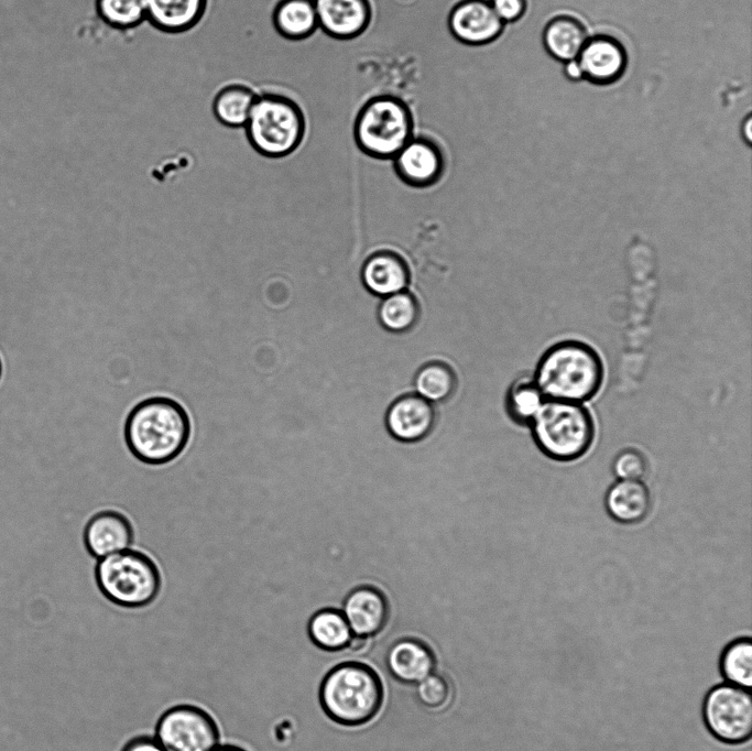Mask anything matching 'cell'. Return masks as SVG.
<instances>
[{
    "label": "cell",
    "mask_w": 752,
    "mask_h": 751,
    "mask_svg": "<svg viewBox=\"0 0 752 751\" xmlns=\"http://www.w3.org/2000/svg\"><path fill=\"white\" fill-rule=\"evenodd\" d=\"M243 129L250 145L260 155L281 159L302 144L305 113L293 97L264 90L259 92Z\"/></svg>",
    "instance_id": "5"
},
{
    "label": "cell",
    "mask_w": 752,
    "mask_h": 751,
    "mask_svg": "<svg viewBox=\"0 0 752 751\" xmlns=\"http://www.w3.org/2000/svg\"><path fill=\"white\" fill-rule=\"evenodd\" d=\"M190 431L189 415L179 402L167 396H151L128 413L123 436L135 459L160 466L173 461L185 450Z\"/></svg>",
    "instance_id": "1"
},
{
    "label": "cell",
    "mask_w": 752,
    "mask_h": 751,
    "mask_svg": "<svg viewBox=\"0 0 752 751\" xmlns=\"http://www.w3.org/2000/svg\"><path fill=\"white\" fill-rule=\"evenodd\" d=\"M307 631L316 646L329 652L348 647L353 635L341 610L334 608L315 612L308 621Z\"/></svg>",
    "instance_id": "24"
},
{
    "label": "cell",
    "mask_w": 752,
    "mask_h": 751,
    "mask_svg": "<svg viewBox=\"0 0 752 751\" xmlns=\"http://www.w3.org/2000/svg\"><path fill=\"white\" fill-rule=\"evenodd\" d=\"M564 74L569 80H573V81H578V80L584 79L582 69H581L580 64L577 61V58L565 62Z\"/></svg>",
    "instance_id": "34"
},
{
    "label": "cell",
    "mask_w": 752,
    "mask_h": 751,
    "mask_svg": "<svg viewBox=\"0 0 752 751\" xmlns=\"http://www.w3.org/2000/svg\"><path fill=\"white\" fill-rule=\"evenodd\" d=\"M577 61L584 79L604 86L617 81L625 72L628 54L623 44L609 34L589 36Z\"/></svg>",
    "instance_id": "11"
},
{
    "label": "cell",
    "mask_w": 752,
    "mask_h": 751,
    "mask_svg": "<svg viewBox=\"0 0 752 751\" xmlns=\"http://www.w3.org/2000/svg\"><path fill=\"white\" fill-rule=\"evenodd\" d=\"M120 751H165L153 736L138 734L130 738Z\"/></svg>",
    "instance_id": "33"
},
{
    "label": "cell",
    "mask_w": 752,
    "mask_h": 751,
    "mask_svg": "<svg viewBox=\"0 0 752 751\" xmlns=\"http://www.w3.org/2000/svg\"><path fill=\"white\" fill-rule=\"evenodd\" d=\"M455 372L445 363L429 362L415 374V393L435 404L450 399L456 391Z\"/></svg>",
    "instance_id": "27"
},
{
    "label": "cell",
    "mask_w": 752,
    "mask_h": 751,
    "mask_svg": "<svg viewBox=\"0 0 752 751\" xmlns=\"http://www.w3.org/2000/svg\"><path fill=\"white\" fill-rule=\"evenodd\" d=\"M259 91L244 81H229L214 95L211 111L215 119L231 129L243 128Z\"/></svg>",
    "instance_id": "23"
},
{
    "label": "cell",
    "mask_w": 752,
    "mask_h": 751,
    "mask_svg": "<svg viewBox=\"0 0 752 751\" xmlns=\"http://www.w3.org/2000/svg\"><path fill=\"white\" fill-rule=\"evenodd\" d=\"M364 287L381 297L405 291L408 285V270L396 254L378 252L369 257L361 268Z\"/></svg>",
    "instance_id": "20"
},
{
    "label": "cell",
    "mask_w": 752,
    "mask_h": 751,
    "mask_svg": "<svg viewBox=\"0 0 752 751\" xmlns=\"http://www.w3.org/2000/svg\"><path fill=\"white\" fill-rule=\"evenodd\" d=\"M271 21L276 34L288 42L305 40L318 28L313 0H277Z\"/></svg>",
    "instance_id": "22"
},
{
    "label": "cell",
    "mask_w": 752,
    "mask_h": 751,
    "mask_svg": "<svg viewBox=\"0 0 752 751\" xmlns=\"http://www.w3.org/2000/svg\"><path fill=\"white\" fill-rule=\"evenodd\" d=\"M490 3L504 24L520 20L526 11V0H490Z\"/></svg>",
    "instance_id": "32"
},
{
    "label": "cell",
    "mask_w": 752,
    "mask_h": 751,
    "mask_svg": "<svg viewBox=\"0 0 752 751\" xmlns=\"http://www.w3.org/2000/svg\"><path fill=\"white\" fill-rule=\"evenodd\" d=\"M416 698L428 709H440L450 699V685L448 681L436 673H432L416 684Z\"/></svg>",
    "instance_id": "31"
},
{
    "label": "cell",
    "mask_w": 752,
    "mask_h": 751,
    "mask_svg": "<svg viewBox=\"0 0 752 751\" xmlns=\"http://www.w3.org/2000/svg\"><path fill=\"white\" fill-rule=\"evenodd\" d=\"M603 505L614 522L635 525L650 515L652 494L643 480L617 479L608 487Z\"/></svg>",
    "instance_id": "17"
},
{
    "label": "cell",
    "mask_w": 752,
    "mask_h": 751,
    "mask_svg": "<svg viewBox=\"0 0 752 751\" xmlns=\"http://www.w3.org/2000/svg\"><path fill=\"white\" fill-rule=\"evenodd\" d=\"M701 717L709 733L720 742L740 744L751 740L752 695L729 683L708 689L701 705Z\"/></svg>",
    "instance_id": "9"
},
{
    "label": "cell",
    "mask_w": 752,
    "mask_h": 751,
    "mask_svg": "<svg viewBox=\"0 0 752 751\" xmlns=\"http://www.w3.org/2000/svg\"><path fill=\"white\" fill-rule=\"evenodd\" d=\"M435 424L434 404L416 393L397 398L385 414L389 433L403 443H416L424 439L434 429Z\"/></svg>",
    "instance_id": "12"
},
{
    "label": "cell",
    "mask_w": 752,
    "mask_h": 751,
    "mask_svg": "<svg viewBox=\"0 0 752 751\" xmlns=\"http://www.w3.org/2000/svg\"><path fill=\"white\" fill-rule=\"evenodd\" d=\"M611 470L617 479L642 480L647 474L649 460L639 448L625 447L613 457Z\"/></svg>",
    "instance_id": "30"
},
{
    "label": "cell",
    "mask_w": 752,
    "mask_h": 751,
    "mask_svg": "<svg viewBox=\"0 0 752 751\" xmlns=\"http://www.w3.org/2000/svg\"><path fill=\"white\" fill-rule=\"evenodd\" d=\"M208 0H145L146 22L165 34H182L197 26Z\"/></svg>",
    "instance_id": "19"
},
{
    "label": "cell",
    "mask_w": 752,
    "mask_h": 751,
    "mask_svg": "<svg viewBox=\"0 0 752 751\" xmlns=\"http://www.w3.org/2000/svg\"><path fill=\"white\" fill-rule=\"evenodd\" d=\"M393 166L402 181L412 186L434 184L443 173L440 149L433 140L413 137L393 157Z\"/></svg>",
    "instance_id": "14"
},
{
    "label": "cell",
    "mask_w": 752,
    "mask_h": 751,
    "mask_svg": "<svg viewBox=\"0 0 752 751\" xmlns=\"http://www.w3.org/2000/svg\"><path fill=\"white\" fill-rule=\"evenodd\" d=\"M417 316V302L406 290L383 297L378 308L381 326L392 333L408 330L416 323Z\"/></svg>",
    "instance_id": "29"
},
{
    "label": "cell",
    "mask_w": 752,
    "mask_h": 751,
    "mask_svg": "<svg viewBox=\"0 0 752 751\" xmlns=\"http://www.w3.org/2000/svg\"><path fill=\"white\" fill-rule=\"evenodd\" d=\"M588 37L584 23L570 14L552 18L542 35L547 53L564 63L578 57Z\"/></svg>",
    "instance_id": "21"
},
{
    "label": "cell",
    "mask_w": 752,
    "mask_h": 751,
    "mask_svg": "<svg viewBox=\"0 0 752 751\" xmlns=\"http://www.w3.org/2000/svg\"><path fill=\"white\" fill-rule=\"evenodd\" d=\"M1 375H2V370H1V364H0V381H1Z\"/></svg>",
    "instance_id": "37"
},
{
    "label": "cell",
    "mask_w": 752,
    "mask_h": 751,
    "mask_svg": "<svg viewBox=\"0 0 752 751\" xmlns=\"http://www.w3.org/2000/svg\"><path fill=\"white\" fill-rule=\"evenodd\" d=\"M528 427L537 449L558 462L582 458L596 439L595 418L582 403L545 399Z\"/></svg>",
    "instance_id": "4"
},
{
    "label": "cell",
    "mask_w": 752,
    "mask_h": 751,
    "mask_svg": "<svg viewBox=\"0 0 752 751\" xmlns=\"http://www.w3.org/2000/svg\"><path fill=\"white\" fill-rule=\"evenodd\" d=\"M95 11L102 23L118 31L146 22L145 0H95Z\"/></svg>",
    "instance_id": "28"
},
{
    "label": "cell",
    "mask_w": 752,
    "mask_h": 751,
    "mask_svg": "<svg viewBox=\"0 0 752 751\" xmlns=\"http://www.w3.org/2000/svg\"><path fill=\"white\" fill-rule=\"evenodd\" d=\"M212 751H249L248 749L235 743H220Z\"/></svg>",
    "instance_id": "36"
},
{
    "label": "cell",
    "mask_w": 752,
    "mask_h": 751,
    "mask_svg": "<svg viewBox=\"0 0 752 751\" xmlns=\"http://www.w3.org/2000/svg\"><path fill=\"white\" fill-rule=\"evenodd\" d=\"M411 109L397 97L382 95L368 100L358 112L353 138L358 149L373 159L393 160L414 137Z\"/></svg>",
    "instance_id": "7"
},
{
    "label": "cell",
    "mask_w": 752,
    "mask_h": 751,
    "mask_svg": "<svg viewBox=\"0 0 752 751\" xmlns=\"http://www.w3.org/2000/svg\"><path fill=\"white\" fill-rule=\"evenodd\" d=\"M604 362L589 342L565 338L549 345L540 356L532 374L545 399L582 403L602 388Z\"/></svg>",
    "instance_id": "2"
},
{
    "label": "cell",
    "mask_w": 752,
    "mask_h": 751,
    "mask_svg": "<svg viewBox=\"0 0 752 751\" xmlns=\"http://www.w3.org/2000/svg\"><path fill=\"white\" fill-rule=\"evenodd\" d=\"M545 396L538 389L532 375L515 379L505 395V411L508 416L517 425L528 426Z\"/></svg>",
    "instance_id": "26"
},
{
    "label": "cell",
    "mask_w": 752,
    "mask_h": 751,
    "mask_svg": "<svg viewBox=\"0 0 752 751\" xmlns=\"http://www.w3.org/2000/svg\"><path fill=\"white\" fill-rule=\"evenodd\" d=\"M341 612L353 635L370 639L385 628L390 608L385 596L378 588L360 586L347 595Z\"/></svg>",
    "instance_id": "15"
},
{
    "label": "cell",
    "mask_w": 752,
    "mask_h": 751,
    "mask_svg": "<svg viewBox=\"0 0 752 751\" xmlns=\"http://www.w3.org/2000/svg\"><path fill=\"white\" fill-rule=\"evenodd\" d=\"M153 737L165 751H212L221 743L215 717L195 704H177L157 718Z\"/></svg>",
    "instance_id": "8"
},
{
    "label": "cell",
    "mask_w": 752,
    "mask_h": 751,
    "mask_svg": "<svg viewBox=\"0 0 752 751\" xmlns=\"http://www.w3.org/2000/svg\"><path fill=\"white\" fill-rule=\"evenodd\" d=\"M95 579L109 602L126 609L150 606L162 588L156 563L144 552L132 548L98 559Z\"/></svg>",
    "instance_id": "6"
},
{
    "label": "cell",
    "mask_w": 752,
    "mask_h": 751,
    "mask_svg": "<svg viewBox=\"0 0 752 751\" xmlns=\"http://www.w3.org/2000/svg\"><path fill=\"white\" fill-rule=\"evenodd\" d=\"M751 127H752V119L751 116H746L745 120L742 123V135L744 140L750 143L751 142Z\"/></svg>",
    "instance_id": "35"
},
{
    "label": "cell",
    "mask_w": 752,
    "mask_h": 751,
    "mask_svg": "<svg viewBox=\"0 0 752 751\" xmlns=\"http://www.w3.org/2000/svg\"><path fill=\"white\" fill-rule=\"evenodd\" d=\"M490 0H461L448 14V29L462 44L480 46L493 43L504 30Z\"/></svg>",
    "instance_id": "10"
},
{
    "label": "cell",
    "mask_w": 752,
    "mask_h": 751,
    "mask_svg": "<svg viewBox=\"0 0 752 751\" xmlns=\"http://www.w3.org/2000/svg\"><path fill=\"white\" fill-rule=\"evenodd\" d=\"M385 662L390 674L404 684H417L434 673L436 666L432 649L414 638L395 641L386 652Z\"/></svg>",
    "instance_id": "18"
},
{
    "label": "cell",
    "mask_w": 752,
    "mask_h": 751,
    "mask_svg": "<svg viewBox=\"0 0 752 751\" xmlns=\"http://www.w3.org/2000/svg\"><path fill=\"white\" fill-rule=\"evenodd\" d=\"M318 26L327 35L347 40L360 35L369 25V0H313Z\"/></svg>",
    "instance_id": "16"
},
{
    "label": "cell",
    "mask_w": 752,
    "mask_h": 751,
    "mask_svg": "<svg viewBox=\"0 0 752 751\" xmlns=\"http://www.w3.org/2000/svg\"><path fill=\"white\" fill-rule=\"evenodd\" d=\"M719 672L726 683L750 690L752 687V641L740 636L729 642L719 657Z\"/></svg>",
    "instance_id": "25"
},
{
    "label": "cell",
    "mask_w": 752,
    "mask_h": 751,
    "mask_svg": "<svg viewBox=\"0 0 752 751\" xmlns=\"http://www.w3.org/2000/svg\"><path fill=\"white\" fill-rule=\"evenodd\" d=\"M383 684L378 673L360 662H344L331 668L319 688V701L335 722L358 727L370 722L381 710Z\"/></svg>",
    "instance_id": "3"
},
{
    "label": "cell",
    "mask_w": 752,
    "mask_h": 751,
    "mask_svg": "<svg viewBox=\"0 0 752 751\" xmlns=\"http://www.w3.org/2000/svg\"><path fill=\"white\" fill-rule=\"evenodd\" d=\"M84 544L94 558L101 559L131 547L134 531L131 521L116 510L95 513L84 529Z\"/></svg>",
    "instance_id": "13"
}]
</instances>
